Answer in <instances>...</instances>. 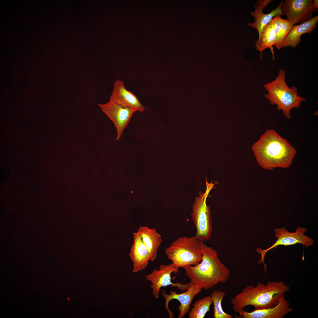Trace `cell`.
Listing matches in <instances>:
<instances>
[{"label":"cell","instance_id":"19","mask_svg":"<svg viewBox=\"0 0 318 318\" xmlns=\"http://www.w3.org/2000/svg\"><path fill=\"white\" fill-rule=\"evenodd\" d=\"M272 19L276 34L274 46L279 50L281 48L284 39L294 25L287 19H283L279 15L275 16Z\"/></svg>","mask_w":318,"mask_h":318},{"label":"cell","instance_id":"20","mask_svg":"<svg viewBox=\"0 0 318 318\" xmlns=\"http://www.w3.org/2000/svg\"><path fill=\"white\" fill-rule=\"evenodd\" d=\"M213 301L210 296L197 300L193 304L189 313V318H203L210 310Z\"/></svg>","mask_w":318,"mask_h":318},{"label":"cell","instance_id":"21","mask_svg":"<svg viewBox=\"0 0 318 318\" xmlns=\"http://www.w3.org/2000/svg\"><path fill=\"white\" fill-rule=\"evenodd\" d=\"M226 294L224 292L214 290L211 293V297L213 304V317L214 318H232V315L226 313L223 310L221 302Z\"/></svg>","mask_w":318,"mask_h":318},{"label":"cell","instance_id":"7","mask_svg":"<svg viewBox=\"0 0 318 318\" xmlns=\"http://www.w3.org/2000/svg\"><path fill=\"white\" fill-rule=\"evenodd\" d=\"M307 231L306 228L300 227H298L295 231L293 233L289 232L284 227L275 229L274 235L277 238L276 242L266 249L263 250L260 248L256 249V251L262 256L259 263L260 264L261 262L263 263L264 271H266V265L264 261L265 256L266 252L270 250L279 245L286 246L298 243L301 244L306 247L312 246L314 244V240L304 234Z\"/></svg>","mask_w":318,"mask_h":318},{"label":"cell","instance_id":"9","mask_svg":"<svg viewBox=\"0 0 318 318\" xmlns=\"http://www.w3.org/2000/svg\"><path fill=\"white\" fill-rule=\"evenodd\" d=\"M102 112L112 121L117 131L116 140L121 138L133 114L137 110L109 100L105 104H98Z\"/></svg>","mask_w":318,"mask_h":318},{"label":"cell","instance_id":"13","mask_svg":"<svg viewBox=\"0 0 318 318\" xmlns=\"http://www.w3.org/2000/svg\"><path fill=\"white\" fill-rule=\"evenodd\" d=\"M286 294L280 299L278 304L272 307L258 309L251 312H245L244 310L239 312V315H236V318H283L285 316L292 311L290 303L286 299Z\"/></svg>","mask_w":318,"mask_h":318},{"label":"cell","instance_id":"2","mask_svg":"<svg viewBox=\"0 0 318 318\" xmlns=\"http://www.w3.org/2000/svg\"><path fill=\"white\" fill-rule=\"evenodd\" d=\"M289 290V286L282 281H268L266 284L259 282L256 286L245 287L231 300V303L237 313L249 305L254 306V310L272 307Z\"/></svg>","mask_w":318,"mask_h":318},{"label":"cell","instance_id":"16","mask_svg":"<svg viewBox=\"0 0 318 318\" xmlns=\"http://www.w3.org/2000/svg\"><path fill=\"white\" fill-rule=\"evenodd\" d=\"M318 21L317 15L300 24L294 25L284 39L281 48L288 46L296 48L301 42V36L311 32L316 26Z\"/></svg>","mask_w":318,"mask_h":318},{"label":"cell","instance_id":"18","mask_svg":"<svg viewBox=\"0 0 318 318\" xmlns=\"http://www.w3.org/2000/svg\"><path fill=\"white\" fill-rule=\"evenodd\" d=\"M276 41V34L274 28L273 19L264 27L260 39L255 42V47L257 51L261 52V57H262V52L266 49H270L273 59H275L273 46Z\"/></svg>","mask_w":318,"mask_h":318},{"label":"cell","instance_id":"12","mask_svg":"<svg viewBox=\"0 0 318 318\" xmlns=\"http://www.w3.org/2000/svg\"><path fill=\"white\" fill-rule=\"evenodd\" d=\"M273 1L259 0L255 5L254 11L250 12V14L255 20L254 23L249 22L248 24L249 26L256 29L258 31L259 35L258 40L260 39L264 27L276 15L281 16L284 15L281 9L283 3V1L280 2L277 7L269 13L265 14L263 13V9Z\"/></svg>","mask_w":318,"mask_h":318},{"label":"cell","instance_id":"11","mask_svg":"<svg viewBox=\"0 0 318 318\" xmlns=\"http://www.w3.org/2000/svg\"><path fill=\"white\" fill-rule=\"evenodd\" d=\"M202 289L199 286L191 284L186 291L180 294H178L175 291L171 290L169 292L170 294H168L165 291L162 290L161 294L165 300V308L168 312L170 318L174 317L173 314L170 310L168 306L169 303L171 300L176 299L179 301L180 304L178 309L179 312L178 318L184 317L189 311L191 304L194 298L201 291Z\"/></svg>","mask_w":318,"mask_h":318},{"label":"cell","instance_id":"10","mask_svg":"<svg viewBox=\"0 0 318 318\" xmlns=\"http://www.w3.org/2000/svg\"><path fill=\"white\" fill-rule=\"evenodd\" d=\"M281 9L286 19L293 25L310 19L317 10L312 0H286L283 1Z\"/></svg>","mask_w":318,"mask_h":318},{"label":"cell","instance_id":"1","mask_svg":"<svg viewBox=\"0 0 318 318\" xmlns=\"http://www.w3.org/2000/svg\"><path fill=\"white\" fill-rule=\"evenodd\" d=\"M252 149L258 164L268 170L289 167L297 153L289 143L273 129L266 131Z\"/></svg>","mask_w":318,"mask_h":318},{"label":"cell","instance_id":"17","mask_svg":"<svg viewBox=\"0 0 318 318\" xmlns=\"http://www.w3.org/2000/svg\"><path fill=\"white\" fill-rule=\"evenodd\" d=\"M138 231L149 252L150 261H153L156 258L158 248L162 241L161 235L155 228H150L146 226H140Z\"/></svg>","mask_w":318,"mask_h":318},{"label":"cell","instance_id":"5","mask_svg":"<svg viewBox=\"0 0 318 318\" xmlns=\"http://www.w3.org/2000/svg\"><path fill=\"white\" fill-rule=\"evenodd\" d=\"M204 244L195 236L180 237L171 244L165 253L175 267L184 268L196 265L201 261Z\"/></svg>","mask_w":318,"mask_h":318},{"label":"cell","instance_id":"15","mask_svg":"<svg viewBox=\"0 0 318 318\" xmlns=\"http://www.w3.org/2000/svg\"><path fill=\"white\" fill-rule=\"evenodd\" d=\"M133 242L129 254L133 263L132 272L136 273L146 268L150 257L139 233H133Z\"/></svg>","mask_w":318,"mask_h":318},{"label":"cell","instance_id":"8","mask_svg":"<svg viewBox=\"0 0 318 318\" xmlns=\"http://www.w3.org/2000/svg\"><path fill=\"white\" fill-rule=\"evenodd\" d=\"M178 272V268L175 267L172 263L168 264H162L158 269H155L150 273L147 274L145 278L151 283L150 287L152 294L155 299L159 297L160 288L171 285L173 287H177L180 290H186L191 284H182V282L173 283L171 274L173 272L176 274Z\"/></svg>","mask_w":318,"mask_h":318},{"label":"cell","instance_id":"3","mask_svg":"<svg viewBox=\"0 0 318 318\" xmlns=\"http://www.w3.org/2000/svg\"><path fill=\"white\" fill-rule=\"evenodd\" d=\"M202 251V258L199 263L184 268L190 282L206 290L219 283L226 282L230 277V271L221 261L216 251L204 244Z\"/></svg>","mask_w":318,"mask_h":318},{"label":"cell","instance_id":"14","mask_svg":"<svg viewBox=\"0 0 318 318\" xmlns=\"http://www.w3.org/2000/svg\"><path fill=\"white\" fill-rule=\"evenodd\" d=\"M110 100L142 112L145 109L137 97L125 88L124 82L119 79L115 81Z\"/></svg>","mask_w":318,"mask_h":318},{"label":"cell","instance_id":"6","mask_svg":"<svg viewBox=\"0 0 318 318\" xmlns=\"http://www.w3.org/2000/svg\"><path fill=\"white\" fill-rule=\"evenodd\" d=\"M215 183L206 180V190L200 191L192 205L191 216L196 229L195 236L202 241H207L212 236L213 221L210 207L207 205L206 200Z\"/></svg>","mask_w":318,"mask_h":318},{"label":"cell","instance_id":"22","mask_svg":"<svg viewBox=\"0 0 318 318\" xmlns=\"http://www.w3.org/2000/svg\"><path fill=\"white\" fill-rule=\"evenodd\" d=\"M313 4L314 7L316 9H318V1L317 0H314Z\"/></svg>","mask_w":318,"mask_h":318},{"label":"cell","instance_id":"4","mask_svg":"<svg viewBox=\"0 0 318 318\" xmlns=\"http://www.w3.org/2000/svg\"><path fill=\"white\" fill-rule=\"evenodd\" d=\"M286 76L285 71L280 69L274 80L264 85V87L268 92L264 96L271 105H276L277 109L282 110L283 115L289 119L291 117V110L300 107L302 102L307 99L297 95V87H289L285 81Z\"/></svg>","mask_w":318,"mask_h":318}]
</instances>
